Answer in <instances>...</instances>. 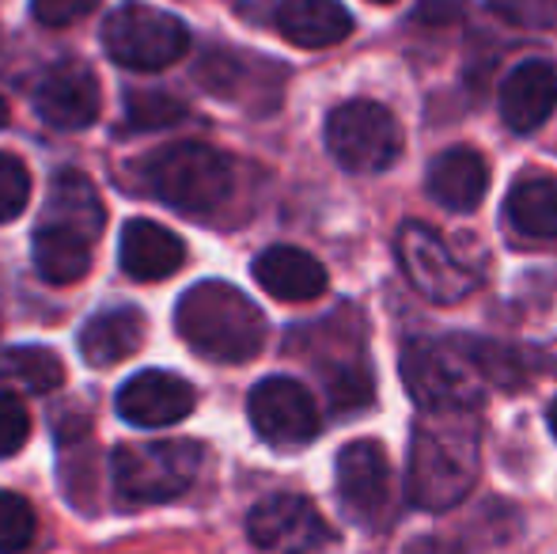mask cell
I'll list each match as a JSON object with an SVG mask.
<instances>
[{
  "instance_id": "9",
  "label": "cell",
  "mask_w": 557,
  "mask_h": 554,
  "mask_svg": "<svg viewBox=\"0 0 557 554\" xmlns=\"http://www.w3.org/2000/svg\"><path fill=\"white\" fill-rule=\"evenodd\" d=\"M255 433L273 448H304L319 433V407L311 392L293 377H270L255 384L247 399Z\"/></svg>"
},
{
  "instance_id": "1",
  "label": "cell",
  "mask_w": 557,
  "mask_h": 554,
  "mask_svg": "<svg viewBox=\"0 0 557 554\" xmlns=\"http://www.w3.org/2000/svg\"><path fill=\"white\" fill-rule=\"evenodd\" d=\"M482 464L474 410H421L410 441L406 490L425 513H444L470 494Z\"/></svg>"
},
{
  "instance_id": "21",
  "label": "cell",
  "mask_w": 557,
  "mask_h": 554,
  "mask_svg": "<svg viewBox=\"0 0 557 554\" xmlns=\"http://www.w3.org/2000/svg\"><path fill=\"white\" fill-rule=\"evenodd\" d=\"M35 270L50 285H73L91 270V239L58 224H42L35 232Z\"/></svg>"
},
{
  "instance_id": "5",
  "label": "cell",
  "mask_w": 557,
  "mask_h": 554,
  "mask_svg": "<svg viewBox=\"0 0 557 554\" xmlns=\"http://www.w3.org/2000/svg\"><path fill=\"white\" fill-rule=\"evenodd\" d=\"M206 448L194 441H145L114 448L111 471L117 494L129 505L175 502L194 487Z\"/></svg>"
},
{
  "instance_id": "4",
  "label": "cell",
  "mask_w": 557,
  "mask_h": 554,
  "mask_svg": "<svg viewBox=\"0 0 557 554\" xmlns=\"http://www.w3.org/2000/svg\"><path fill=\"white\" fill-rule=\"evenodd\" d=\"M403 384L421 410H478L490 392L467 338H418L403 349Z\"/></svg>"
},
{
  "instance_id": "32",
  "label": "cell",
  "mask_w": 557,
  "mask_h": 554,
  "mask_svg": "<svg viewBox=\"0 0 557 554\" xmlns=\"http://www.w3.org/2000/svg\"><path fill=\"white\" fill-rule=\"evenodd\" d=\"M546 418H550V429H554V436H557V399L550 403V415H546Z\"/></svg>"
},
{
  "instance_id": "26",
  "label": "cell",
  "mask_w": 557,
  "mask_h": 554,
  "mask_svg": "<svg viewBox=\"0 0 557 554\" xmlns=\"http://www.w3.org/2000/svg\"><path fill=\"white\" fill-rule=\"evenodd\" d=\"M186 114L178 99L163 96V91H129L125 96V126L129 130H163L175 126Z\"/></svg>"
},
{
  "instance_id": "28",
  "label": "cell",
  "mask_w": 557,
  "mask_h": 554,
  "mask_svg": "<svg viewBox=\"0 0 557 554\" xmlns=\"http://www.w3.org/2000/svg\"><path fill=\"white\" fill-rule=\"evenodd\" d=\"M490 12L523 30H557V0H490Z\"/></svg>"
},
{
  "instance_id": "29",
  "label": "cell",
  "mask_w": 557,
  "mask_h": 554,
  "mask_svg": "<svg viewBox=\"0 0 557 554\" xmlns=\"http://www.w3.org/2000/svg\"><path fill=\"white\" fill-rule=\"evenodd\" d=\"M30 436V415L15 395L0 392V459L15 456Z\"/></svg>"
},
{
  "instance_id": "6",
  "label": "cell",
  "mask_w": 557,
  "mask_h": 554,
  "mask_svg": "<svg viewBox=\"0 0 557 554\" xmlns=\"http://www.w3.org/2000/svg\"><path fill=\"white\" fill-rule=\"evenodd\" d=\"M107 53L125 69L156 73V69L175 65L190 46L183 20L171 12H160L152 4H122L103 23Z\"/></svg>"
},
{
  "instance_id": "25",
  "label": "cell",
  "mask_w": 557,
  "mask_h": 554,
  "mask_svg": "<svg viewBox=\"0 0 557 554\" xmlns=\"http://www.w3.org/2000/svg\"><path fill=\"white\" fill-rule=\"evenodd\" d=\"M35 509L27 505V497L0 490V554H23L35 543Z\"/></svg>"
},
{
  "instance_id": "15",
  "label": "cell",
  "mask_w": 557,
  "mask_h": 554,
  "mask_svg": "<svg viewBox=\"0 0 557 554\" xmlns=\"http://www.w3.org/2000/svg\"><path fill=\"white\" fill-rule=\"evenodd\" d=\"M429 194L451 213H474L490 190V163L478 148L455 145L429 163Z\"/></svg>"
},
{
  "instance_id": "19",
  "label": "cell",
  "mask_w": 557,
  "mask_h": 554,
  "mask_svg": "<svg viewBox=\"0 0 557 554\" xmlns=\"http://www.w3.org/2000/svg\"><path fill=\"white\" fill-rule=\"evenodd\" d=\"M145 316L140 308H107L91 316L81 331V354L96 369H111V365L133 357L145 346Z\"/></svg>"
},
{
  "instance_id": "12",
  "label": "cell",
  "mask_w": 557,
  "mask_h": 554,
  "mask_svg": "<svg viewBox=\"0 0 557 554\" xmlns=\"http://www.w3.org/2000/svg\"><path fill=\"white\" fill-rule=\"evenodd\" d=\"M35 111L53 130H88L99 119V81L84 61L65 58L35 84Z\"/></svg>"
},
{
  "instance_id": "18",
  "label": "cell",
  "mask_w": 557,
  "mask_h": 554,
  "mask_svg": "<svg viewBox=\"0 0 557 554\" xmlns=\"http://www.w3.org/2000/svg\"><path fill=\"white\" fill-rule=\"evenodd\" d=\"M103 221H107L103 198H99L96 183L84 171H58L50 178L42 224H58V229H69L96 244L103 236Z\"/></svg>"
},
{
  "instance_id": "14",
  "label": "cell",
  "mask_w": 557,
  "mask_h": 554,
  "mask_svg": "<svg viewBox=\"0 0 557 554\" xmlns=\"http://www.w3.org/2000/svg\"><path fill=\"white\" fill-rule=\"evenodd\" d=\"M557 107V69L550 61H523L500 84V119L512 134H535Z\"/></svg>"
},
{
  "instance_id": "2",
  "label": "cell",
  "mask_w": 557,
  "mask_h": 554,
  "mask_svg": "<svg viewBox=\"0 0 557 554\" xmlns=\"http://www.w3.org/2000/svg\"><path fill=\"white\" fill-rule=\"evenodd\" d=\"M175 331L198 357L243 365L265 342V319L247 293L227 281H198L175 308Z\"/></svg>"
},
{
  "instance_id": "27",
  "label": "cell",
  "mask_w": 557,
  "mask_h": 554,
  "mask_svg": "<svg viewBox=\"0 0 557 554\" xmlns=\"http://www.w3.org/2000/svg\"><path fill=\"white\" fill-rule=\"evenodd\" d=\"M30 201L27 163L12 152H0V224L15 221Z\"/></svg>"
},
{
  "instance_id": "34",
  "label": "cell",
  "mask_w": 557,
  "mask_h": 554,
  "mask_svg": "<svg viewBox=\"0 0 557 554\" xmlns=\"http://www.w3.org/2000/svg\"><path fill=\"white\" fill-rule=\"evenodd\" d=\"M372 4H395V0H372Z\"/></svg>"
},
{
  "instance_id": "11",
  "label": "cell",
  "mask_w": 557,
  "mask_h": 554,
  "mask_svg": "<svg viewBox=\"0 0 557 554\" xmlns=\"http://www.w3.org/2000/svg\"><path fill=\"white\" fill-rule=\"evenodd\" d=\"M337 497L342 509L368 528L391 517V464L375 441H352L337 452Z\"/></svg>"
},
{
  "instance_id": "13",
  "label": "cell",
  "mask_w": 557,
  "mask_h": 554,
  "mask_svg": "<svg viewBox=\"0 0 557 554\" xmlns=\"http://www.w3.org/2000/svg\"><path fill=\"white\" fill-rule=\"evenodd\" d=\"M194 403H198V392L183 377L163 369H145L122 384V392H117V415L129 421V426L163 429L190 418Z\"/></svg>"
},
{
  "instance_id": "33",
  "label": "cell",
  "mask_w": 557,
  "mask_h": 554,
  "mask_svg": "<svg viewBox=\"0 0 557 554\" xmlns=\"http://www.w3.org/2000/svg\"><path fill=\"white\" fill-rule=\"evenodd\" d=\"M4 122H8V103L0 99V126H4Z\"/></svg>"
},
{
  "instance_id": "20",
  "label": "cell",
  "mask_w": 557,
  "mask_h": 554,
  "mask_svg": "<svg viewBox=\"0 0 557 554\" xmlns=\"http://www.w3.org/2000/svg\"><path fill=\"white\" fill-rule=\"evenodd\" d=\"M277 30L304 50H326L352 35V15L337 0H285L277 8Z\"/></svg>"
},
{
  "instance_id": "7",
  "label": "cell",
  "mask_w": 557,
  "mask_h": 554,
  "mask_svg": "<svg viewBox=\"0 0 557 554\" xmlns=\"http://www.w3.org/2000/svg\"><path fill=\"white\" fill-rule=\"evenodd\" d=\"M326 148L345 171H387L403 152V126L383 103L349 99L326 119Z\"/></svg>"
},
{
  "instance_id": "22",
  "label": "cell",
  "mask_w": 557,
  "mask_h": 554,
  "mask_svg": "<svg viewBox=\"0 0 557 554\" xmlns=\"http://www.w3.org/2000/svg\"><path fill=\"white\" fill-rule=\"evenodd\" d=\"M505 213L523 236L557 239V178L531 175L508 190Z\"/></svg>"
},
{
  "instance_id": "30",
  "label": "cell",
  "mask_w": 557,
  "mask_h": 554,
  "mask_svg": "<svg viewBox=\"0 0 557 554\" xmlns=\"http://www.w3.org/2000/svg\"><path fill=\"white\" fill-rule=\"evenodd\" d=\"M96 4L99 0H30V15L42 27H69V23L96 12Z\"/></svg>"
},
{
  "instance_id": "3",
  "label": "cell",
  "mask_w": 557,
  "mask_h": 554,
  "mask_svg": "<svg viewBox=\"0 0 557 554\" xmlns=\"http://www.w3.org/2000/svg\"><path fill=\"white\" fill-rule=\"evenodd\" d=\"M232 160L198 140H178L140 160V183L178 213H213L232 194Z\"/></svg>"
},
{
  "instance_id": "17",
  "label": "cell",
  "mask_w": 557,
  "mask_h": 554,
  "mask_svg": "<svg viewBox=\"0 0 557 554\" xmlns=\"http://www.w3.org/2000/svg\"><path fill=\"white\" fill-rule=\"evenodd\" d=\"M255 281L265 288L270 296L288 304H304L315 300V296L326 293V267L315 259V255L300 251V247H265L255 259Z\"/></svg>"
},
{
  "instance_id": "24",
  "label": "cell",
  "mask_w": 557,
  "mask_h": 554,
  "mask_svg": "<svg viewBox=\"0 0 557 554\" xmlns=\"http://www.w3.org/2000/svg\"><path fill=\"white\" fill-rule=\"evenodd\" d=\"M470 357L482 369L485 384L490 387H505V392H516L528 380L539 377V354H528L520 346H500V342H482V338H467Z\"/></svg>"
},
{
  "instance_id": "8",
  "label": "cell",
  "mask_w": 557,
  "mask_h": 554,
  "mask_svg": "<svg viewBox=\"0 0 557 554\" xmlns=\"http://www.w3.org/2000/svg\"><path fill=\"white\" fill-rule=\"evenodd\" d=\"M395 255L410 285L433 304H459L478 288V278L425 224H403L395 236Z\"/></svg>"
},
{
  "instance_id": "31",
  "label": "cell",
  "mask_w": 557,
  "mask_h": 554,
  "mask_svg": "<svg viewBox=\"0 0 557 554\" xmlns=\"http://www.w3.org/2000/svg\"><path fill=\"white\" fill-rule=\"evenodd\" d=\"M410 554H459V551L447 547L441 540H425V543H418V547H410Z\"/></svg>"
},
{
  "instance_id": "10",
  "label": "cell",
  "mask_w": 557,
  "mask_h": 554,
  "mask_svg": "<svg viewBox=\"0 0 557 554\" xmlns=\"http://www.w3.org/2000/svg\"><path fill=\"white\" fill-rule=\"evenodd\" d=\"M247 535L270 554H315L331 543L323 513L300 494H273L247 513Z\"/></svg>"
},
{
  "instance_id": "23",
  "label": "cell",
  "mask_w": 557,
  "mask_h": 554,
  "mask_svg": "<svg viewBox=\"0 0 557 554\" xmlns=\"http://www.w3.org/2000/svg\"><path fill=\"white\" fill-rule=\"evenodd\" d=\"M0 380L20 392L46 395L65 384V365L46 346H8L0 354Z\"/></svg>"
},
{
  "instance_id": "16",
  "label": "cell",
  "mask_w": 557,
  "mask_h": 554,
  "mask_svg": "<svg viewBox=\"0 0 557 554\" xmlns=\"http://www.w3.org/2000/svg\"><path fill=\"white\" fill-rule=\"evenodd\" d=\"M117 262H122L125 274L137 281H163L175 274V270H183L186 244L171 229H163V224L137 217V221H129L122 229Z\"/></svg>"
}]
</instances>
